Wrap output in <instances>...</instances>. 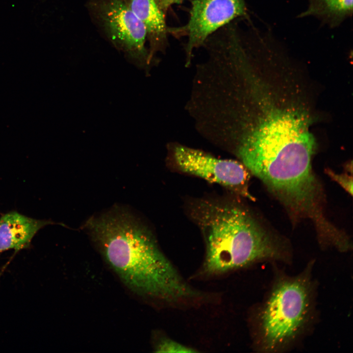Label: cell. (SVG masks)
Returning <instances> with one entry per match:
<instances>
[{
  "label": "cell",
  "instance_id": "1",
  "mask_svg": "<svg viewBox=\"0 0 353 353\" xmlns=\"http://www.w3.org/2000/svg\"><path fill=\"white\" fill-rule=\"evenodd\" d=\"M314 149L305 117L285 111L253 128L232 153L294 220H310L317 235L324 236L333 225L325 215L322 187L312 168Z\"/></svg>",
  "mask_w": 353,
  "mask_h": 353
},
{
  "label": "cell",
  "instance_id": "2",
  "mask_svg": "<svg viewBox=\"0 0 353 353\" xmlns=\"http://www.w3.org/2000/svg\"><path fill=\"white\" fill-rule=\"evenodd\" d=\"M85 227L107 264L133 292L169 304L204 298L182 277L151 232L128 212L113 209L91 218Z\"/></svg>",
  "mask_w": 353,
  "mask_h": 353
},
{
  "label": "cell",
  "instance_id": "3",
  "mask_svg": "<svg viewBox=\"0 0 353 353\" xmlns=\"http://www.w3.org/2000/svg\"><path fill=\"white\" fill-rule=\"evenodd\" d=\"M188 212L204 238V275H222L265 261L290 262L287 245L235 200L200 199L189 204Z\"/></svg>",
  "mask_w": 353,
  "mask_h": 353
},
{
  "label": "cell",
  "instance_id": "4",
  "mask_svg": "<svg viewBox=\"0 0 353 353\" xmlns=\"http://www.w3.org/2000/svg\"><path fill=\"white\" fill-rule=\"evenodd\" d=\"M313 262L300 274L276 277L253 316L255 349L260 352H286L297 345L314 325L316 286Z\"/></svg>",
  "mask_w": 353,
  "mask_h": 353
},
{
  "label": "cell",
  "instance_id": "5",
  "mask_svg": "<svg viewBox=\"0 0 353 353\" xmlns=\"http://www.w3.org/2000/svg\"><path fill=\"white\" fill-rule=\"evenodd\" d=\"M85 5L102 37L128 62L149 70L154 63L150 56L146 28L124 0H86Z\"/></svg>",
  "mask_w": 353,
  "mask_h": 353
},
{
  "label": "cell",
  "instance_id": "6",
  "mask_svg": "<svg viewBox=\"0 0 353 353\" xmlns=\"http://www.w3.org/2000/svg\"><path fill=\"white\" fill-rule=\"evenodd\" d=\"M169 158L181 172L220 185L238 196L254 198L248 189L251 173L240 161L216 158L178 143L168 146Z\"/></svg>",
  "mask_w": 353,
  "mask_h": 353
},
{
  "label": "cell",
  "instance_id": "7",
  "mask_svg": "<svg viewBox=\"0 0 353 353\" xmlns=\"http://www.w3.org/2000/svg\"><path fill=\"white\" fill-rule=\"evenodd\" d=\"M188 22L183 26L168 27L176 37L185 36V66L191 64L195 50L217 30L237 18H248L246 0H192Z\"/></svg>",
  "mask_w": 353,
  "mask_h": 353
},
{
  "label": "cell",
  "instance_id": "8",
  "mask_svg": "<svg viewBox=\"0 0 353 353\" xmlns=\"http://www.w3.org/2000/svg\"><path fill=\"white\" fill-rule=\"evenodd\" d=\"M124 1L145 27L150 56L155 63L156 55L164 53L169 46L166 15L158 7L155 0Z\"/></svg>",
  "mask_w": 353,
  "mask_h": 353
},
{
  "label": "cell",
  "instance_id": "9",
  "mask_svg": "<svg viewBox=\"0 0 353 353\" xmlns=\"http://www.w3.org/2000/svg\"><path fill=\"white\" fill-rule=\"evenodd\" d=\"M53 224L50 220L33 219L17 211L4 214L0 218V253L11 249L16 253L29 248L37 232Z\"/></svg>",
  "mask_w": 353,
  "mask_h": 353
},
{
  "label": "cell",
  "instance_id": "10",
  "mask_svg": "<svg viewBox=\"0 0 353 353\" xmlns=\"http://www.w3.org/2000/svg\"><path fill=\"white\" fill-rule=\"evenodd\" d=\"M353 0H309L307 9L299 15L313 16L330 27H335L353 14Z\"/></svg>",
  "mask_w": 353,
  "mask_h": 353
},
{
  "label": "cell",
  "instance_id": "11",
  "mask_svg": "<svg viewBox=\"0 0 353 353\" xmlns=\"http://www.w3.org/2000/svg\"><path fill=\"white\" fill-rule=\"evenodd\" d=\"M156 353H196L193 348L186 346L169 338L160 339L154 347Z\"/></svg>",
  "mask_w": 353,
  "mask_h": 353
},
{
  "label": "cell",
  "instance_id": "12",
  "mask_svg": "<svg viewBox=\"0 0 353 353\" xmlns=\"http://www.w3.org/2000/svg\"><path fill=\"white\" fill-rule=\"evenodd\" d=\"M328 176L334 181H336L347 192L353 195V178L347 174H337L330 169L326 171Z\"/></svg>",
  "mask_w": 353,
  "mask_h": 353
},
{
  "label": "cell",
  "instance_id": "13",
  "mask_svg": "<svg viewBox=\"0 0 353 353\" xmlns=\"http://www.w3.org/2000/svg\"><path fill=\"white\" fill-rule=\"evenodd\" d=\"M184 0H155L159 9L165 15L168 9L176 4H180Z\"/></svg>",
  "mask_w": 353,
  "mask_h": 353
}]
</instances>
